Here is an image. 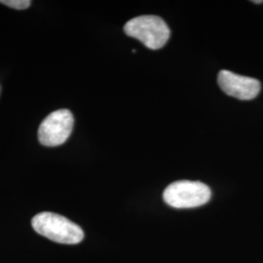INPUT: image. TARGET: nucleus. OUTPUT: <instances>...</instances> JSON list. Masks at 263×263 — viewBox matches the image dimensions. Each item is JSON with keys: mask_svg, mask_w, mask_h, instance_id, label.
<instances>
[{"mask_svg": "<svg viewBox=\"0 0 263 263\" xmlns=\"http://www.w3.org/2000/svg\"><path fill=\"white\" fill-rule=\"evenodd\" d=\"M0 3L17 10H25L28 8L31 4V1L28 0H1Z\"/></svg>", "mask_w": 263, "mask_h": 263, "instance_id": "nucleus-6", "label": "nucleus"}, {"mask_svg": "<svg viewBox=\"0 0 263 263\" xmlns=\"http://www.w3.org/2000/svg\"><path fill=\"white\" fill-rule=\"evenodd\" d=\"M31 224L38 234L57 243L76 245L84 238V232L80 226L54 213L38 214L32 218Z\"/></svg>", "mask_w": 263, "mask_h": 263, "instance_id": "nucleus-1", "label": "nucleus"}, {"mask_svg": "<svg viewBox=\"0 0 263 263\" xmlns=\"http://www.w3.org/2000/svg\"><path fill=\"white\" fill-rule=\"evenodd\" d=\"M212 197L210 187L200 181L179 180L171 183L163 193L164 201L176 209L197 208L207 204Z\"/></svg>", "mask_w": 263, "mask_h": 263, "instance_id": "nucleus-3", "label": "nucleus"}, {"mask_svg": "<svg viewBox=\"0 0 263 263\" xmlns=\"http://www.w3.org/2000/svg\"><path fill=\"white\" fill-rule=\"evenodd\" d=\"M263 1L261 0H258V1H253V3H257V4H260V3H262Z\"/></svg>", "mask_w": 263, "mask_h": 263, "instance_id": "nucleus-7", "label": "nucleus"}, {"mask_svg": "<svg viewBox=\"0 0 263 263\" xmlns=\"http://www.w3.org/2000/svg\"><path fill=\"white\" fill-rule=\"evenodd\" d=\"M73 123V115L68 109L50 113L39 126L38 140L44 146H59L69 138Z\"/></svg>", "mask_w": 263, "mask_h": 263, "instance_id": "nucleus-4", "label": "nucleus"}, {"mask_svg": "<svg viewBox=\"0 0 263 263\" xmlns=\"http://www.w3.org/2000/svg\"><path fill=\"white\" fill-rule=\"evenodd\" d=\"M217 83L226 95L242 101L253 100L259 94L261 88L257 79L239 76L224 69L219 71Z\"/></svg>", "mask_w": 263, "mask_h": 263, "instance_id": "nucleus-5", "label": "nucleus"}, {"mask_svg": "<svg viewBox=\"0 0 263 263\" xmlns=\"http://www.w3.org/2000/svg\"><path fill=\"white\" fill-rule=\"evenodd\" d=\"M124 31L128 36L140 40L145 47L158 50L166 45L169 40L168 25L157 16L145 15L131 19L124 26Z\"/></svg>", "mask_w": 263, "mask_h": 263, "instance_id": "nucleus-2", "label": "nucleus"}]
</instances>
